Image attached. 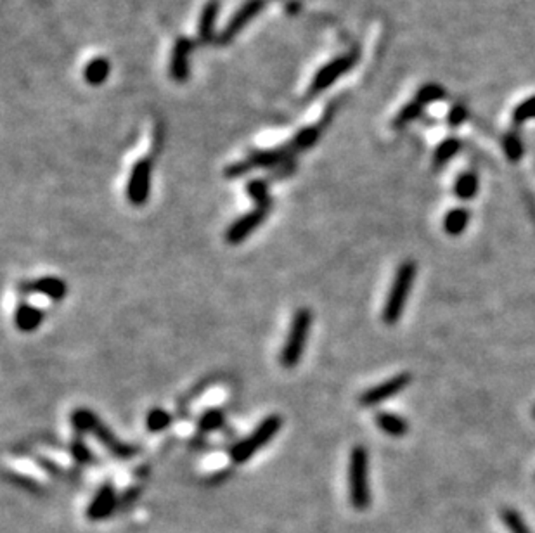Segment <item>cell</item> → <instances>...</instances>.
Here are the masks:
<instances>
[{
	"mask_svg": "<svg viewBox=\"0 0 535 533\" xmlns=\"http://www.w3.org/2000/svg\"><path fill=\"white\" fill-rule=\"evenodd\" d=\"M224 421L225 414L222 408H208V411H205L203 414L200 415V419H198V429H200L201 433L217 431V429H221L222 426H224Z\"/></svg>",
	"mask_w": 535,
	"mask_h": 533,
	"instance_id": "cb8c5ba5",
	"label": "cell"
},
{
	"mask_svg": "<svg viewBox=\"0 0 535 533\" xmlns=\"http://www.w3.org/2000/svg\"><path fill=\"white\" fill-rule=\"evenodd\" d=\"M502 521L508 527V530L511 533H532L529 525L525 523V520L522 518V514L515 509H502L501 513Z\"/></svg>",
	"mask_w": 535,
	"mask_h": 533,
	"instance_id": "83f0119b",
	"label": "cell"
},
{
	"mask_svg": "<svg viewBox=\"0 0 535 533\" xmlns=\"http://www.w3.org/2000/svg\"><path fill=\"white\" fill-rule=\"evenodd\" d=\"M218 10H221L218 0H208L205 3L200 14V23H198V40L201 44H210L215 38V24H217Z\"/></svg>",
	"mask_w": 535,
	"mask_h": 533,
	"instance_id": "2e32d148",
	"label": "cell"
},
{
	"mask_svg": "<svg viewBox=\"0 0 535 533\" xmlns=\"http://www.w3.org/2000/svg\"><path fill=\"white\" fill-rule=\"evenodd\" d=\"M281 428L282 417L279 414H271L265 419H262L257 424V428H255L246 438L239 440V442L230 447V461H232L234 464L248 463L258 450L264 449L265 445H269V443L278 436Z\"/></svg>",
	"mask_w": 535,
	"mask_h": 533,
	"instance_id": "7a4b0ae2",
	"label": "cell"
},
{
	"mask_svg": "<svg viewBox=\"0 0 535 533\" xmlns=\"http://www.w3.org/2000/svg\"><path fill=\"white\" fill-rule=\"evenodd\" d=\"M118 495H116V488L111 482L102 483L94 493L92 500L88 502L87 509H85V516L88 521H104L111 516L118 507Z\"/></svg>",
	"mask_w": 535,
	"mask_h": 533,
	"instance_id": "30bf717a",
	"label": "cell"
},
{
	"mask_svg": "<svg viewBox=\"0 0 535 533\" xmlns=\"http://www.w3.org/2000/svg\"><path fill=\"white\" fill-rule=\"evenodd\" d=\"M193 49V40L187 37H179L173 44L172 56H170V77L177 83H184L189 78V54Z\"/></svg>",
	"mask_w": 535,
	"mask_h": 533,
	"instance_id": "4fadbf2b",
	"label": "cell"
},
{
	"mask_svg": "<svg viewBox=\"0 0 535 533\" xmlns=\"http://www.w3.org/2000/svg\"><path fill=\"white\" fill-rule=\"evenodd\" d=\"M319 137H321V127H305V129L298 130V132L295 134V137L289 141V144L293 145V149H295L296 154H298V152L310 149L312 145L319 141Z\"/></svg>",
	"mask_w": 535,
	"mask_h": 533,
	"instance_id": "603a6c76",
	"label": "cell"
},
{
	"mask_svg": "<svg viewBox=\"0 0 535 533\" xmlns=\"http://www.w3.org/2000/svg\"><path fill=\"white\" fill-rule=\"evenodd\" d=\"M97 421H99L97 415H95L90 408H85V407L75 408V411L72 412V415H70V424H72V428L75 429L78 436L85 435V433H92V429H94L95 422Z\"/></svg>",
	"mask_w": 535,
	"mask_h": 533,
	"instance_id": "44dd1931",
	"label": "cell"
},
{
	"mask_svg": "<svg viewBox=\"0 0 535 533\" xmlns=\"http://www.w3.org/2000/svg\"><path fill=\"white\" fill-rule=\"evenodd\" d=\"M534 417H535V407H534Z\"/></svg>",
	"mask_w": 535,
	"mask_h": 533,
	"instance_id": "d590c367",
	"label": "cell"
},
{
	"mask_svg": "<svg viewBox=\"0 0 535 533\" xmlns=\"http://www.w3.org/2000/svg\"><path fill=\"white\" fill-rule=\"evenodd\" d=\"M513 120H515L516 123L535 120V95L534 97L527 99L525 102H522V104L515 109V113H513Z\"/></svg>",
	"mask_w": 535,
	"mask_h": 533,
	"instance_id": "1f68e13d",
	"label": "cell"
},
{
	"mask_svg": "<svg viewBox=\"0 0 535 533\" xmlns=\"http://www.w3.org/2000/svg\"><path fill=\"white\" fill-rule=\"evenodd\" d=\"M151 173H153V161L150 158H143L136 161L127 182V200L132 206H144L150 200L151 193Z\"/></svg>",
	"mask_w": 535,
	"mask_h": 533,
	"instance_id": "8992f818",
	"label": "cell"
},
{
	"mask_svg": "<svg viewBox=\"0 0 535 533\" xmlns=\"http://www.w3.org/2000/svg\"><path fill=\"white\" fill-rule=\"evenodd\" d=\"M459 149H461V142L458 138H447V141L442 142V144L437 148V151H435V159H433L435 168H440V166L447 165V163L458 154Z\"/></svg>",
	"mask_w": 535,
	"mask_h": 533,
	"instance_id": "484cf974",
	"label": "cell"
},
{
	"mask_svg": "<svg viewBox=\"0 0 535 533\" xmlns=\"http://www.w3.org/2000/svg\"><path fill=\"white\" fill-rule=\"evenodd\" d=\"M269 212H271V209L257 208V206H255L253 209L241 215L239 218L234 220L227 227V230H225V241H227L230 246H237V244L244 243V241L267 220Z\"/></svg>",
	"mask_w": 535,
	"mask_h": 533,
	"instance_id": "9c48e42d",
	"label": "cell"
},
{
	"mask_svg": "<svg viewBox=\"0 0 535 533\" xmlns=\"http://www.w3.org/2000/svg\"><path fill=\"white\" fill-rule=\"evenodd\" d=\"M349 497L356 511H366L371 504L369 454L366 447L356 445L349 459Z\"/></svg>",
	"mask_w": 535,
	"mask_h": 533,
	"instance_id": "3957f363",
	"label": "cell"
},
{
	"mask_svg": "<svg viewBox=\"0 0 535 533\" xmlns=\"http://www.w3.org/2000/svg\"><path fill=\"white\" fill-rule=\"evenodd\" d=\"M504 152L509 161H518L523 156V144L516 135H508L504 138Z\"/></svg>",
	"mask_w": 535,
	"mask_h": 533,
	"instance_id": "d6a6232c",
	"label": "cell"
},
{
	"mask_svg": "<svg viewBox=\"0 0 535 533\" xmlns=\"http://www.w3.org/2000/svg\"><path fill=\"white\" fill-rule=\"evenodd\" d=\"M470 212L466 208H452L444 218V230L449 236H461L470 223Z\"/></svg>",
	"mask_w": 535,
	"mask_h": 533,
	"instance_id": "d6986e66",
	"label": "cell"
},
{
	"mask_svg": "<svg viewBox=\"0 0 535 533\" xmlns=\"http://www.w3.org/2000/svg\"><path fill=\"white\" fill-rule=\"evenodd\" d=\"M466 120V109L463 108V106H458V108H454L451 111V115H449V123L454 127L461 125V123Z\"/></svg>",
	"mask_w": 535,
	"mask_h": 533,
	"instance_id": "e575fe53",
	"label": "cell"
},
{
	"mask_svg": "<svg viewBox=\"0 0 535 533\" xmlns=\"http://www.w3.org/2000/svg\"><path fill=\"white\" fill-rule=\"evenodd\" d=\"M251 170H253V168H251V165H250V163H248V159L243 158V159H239V161H234V163H230L229 166H225L224 177H225V179H229V180L241 179V177L248 175V173H250Z\"/></svg>",
	"mask_w": 535,
	"mask_h": 533,
	"instance_id": "4dcf8cb0",
	"label": "cell"
},
{
	"mask_svg": "<svg viewBox=\"0 0 535 533\" xmlns=\"http://www.w3.org/2000/svg\"><path fill=\"white\" fill-rule=\"evenodd\" d=\"M172 426V414L165 408L154 407L146 415V428L150 433H163Z\"/></svg>",
	"mask_w": 535,
	"mask_h": 533,
	"instance_id": "d4e9b609",
	"label": "cell"
},
{
	"mask_svg": "<svg viewBox=\"0 0 535 533\" xmlns=\"http://www.w3.org/2000/svg\"><path fill=\"white\" fill-rule=\"evenodd\" d=\"M357 61H359V51L353 49V51L338 56V58L326 63V65L314 74V78H312L310 87H308V92H307V97H315V95L328 90L335 81H338L343 74L349 73V71L356 66Z\"/></svg>",
	"mask_w": 535,
	"mask_h": 533,
	"instance_id": "5b68a950",
	"label": "cell"
},
{
	"mask_svg": "<svg viewBox=\"0 0 535 533\" xmlns=\"http://www.w3.org/2000/svg\"><path fill=\"white\" fill-rule=\"evenodd\" d=\"M295 168H296V161H295V159H292V161L285 163V165H281V166H278V168L274 170V173H272V175H271V180L286 179V177L293 175Z\"/></svg>",
	"mask_w": 535,
	"mask_h": 533,
	"instance_id": "836d02e7",
	"label": "cell"
},
{
	"mask_svg": "<svg viewBox=\"0 0 535 533\" xmlns=\"http://www.w3.org/2000/svg\"><path fill=\"white\" fill-rule=\"evenodd\" d=\"M265 6H267V0H244L239 9L230 16L224 30L218 33V44H230L265 9Z\"/></svg>",
	"mask_w": 535,
	"mask_h": 533,
	"instance_id": "52a82bcc",
	"label": "cell"
},
{
	"mask_svg": "<svg viewBox=\"0 0 535 533\" xmlns=\"http://www.w3.org/2000/svg\"><path fill=\"white\" fill-rule=\"evenodd\" d=\"M421 111H423V104L414 99L413 102H409V104H407L406 108H404L402 111L399 113V116H397V120H395V127H404V125H407L409 122H413V120L420 118Z\"/></svg>",
	"mask_w": 535,
	"mask_h": 533,
	"instance_id": "f1b7e54d",
	"label": "cell"
},
{
	"mask_svg": "<svg viewBox=\"0 0 535 533\" xmlns=\"http://www.w3.org/2000/svg\"><path fill=\"white\" fill-rule=\"evenodd\" d=\"M374 422H376V426L385 435L393 436V438H402L409 431V422L406 421V417L393 414V412H378Z\"/></svg>",
	"mask_w": 535,
	"mask_h": 533,
	"instance_id": "e0dca14e",
	"label": "cell"
},
{
	"mask_svg": "<svg viewBox=\"0 0 535 533\" xmlns=\"http://www.w3.org/2000/svg\"><path fill=\"white\" fill-rule=\"evenodd\" d=\"M478 186H480V182H478V177L474 175V173L466 172V173H463V175H461L458 180H456L454 194L459 198V200L470 201V200H473L474 196H477Z\"/></svg>",
	"mask_w": 535,
	"mask_h": 533,
	"instance_id": "7402d4cb",
	"label": "cell"
},
{
	"mask_svg": "<svg viewBox=\"0 0 535 533\" xmlns=\"http://www.w3.org/2000/svg\"><path fill=\"white\" fill-rule=\"evenodd\" d=\"M109 71H111V63L101 56V58H94L90 63H87L83 70V78L92 87H99L108 80Z\"/></svg>",
	"mask_w": 535,
	"mask_h": 533,
	"instance_id": "ac0fdd59",
	"label": "cell"
},
{
	"mask_svg": "<svg viewBox=\"0 0 535 533\" xmlns=\"http://www.w3.org/2000/svg\"><path fill=\"white\" fill-rule=\"evenodd\" d=\"M296 151L293 149V145L285 144L279 145V148H271V149H255L250 154L246 156L248 163L251 165V168H264V170H276L278 166L285 165V163L295 159Z\"/></svg>",
	"mask_w": 535,
	"mask_h": 533,
	"instance_id": "8fae6325",
	"label": "cell"
},
{
	"mask_svg": "<svg viewBox=\"0 0 535 533\" xmlns=\"http://www.w3.org/2000/svg\"><path fill=\"white\" fill-rule=\"evenodd\" d=\"M246 193L255 201L257 208L271 209L272 196L269 193V182L264 179H253L246 184Z\"/></svg>",
	"mask_w": 535,
	"mask_h": 533,
	"instance_id": "ffe728a7",
	"label": "cell"
},
{
	"mask_svg": "<svg viewBox=\"0 0 535 533\" xmlns=\"http://www.w3.org/2000/svg\"><path fill=\"white\" fill-rule=\"evenodd\" d=\"M14 326L21 333H33L42 326L45 319V312L37 305H31L28 301L17 303L14 310Z\"/></svg>",
	"mask_w": 535,
	"mask_h": 533,
	"instance_id": "5bb4252c",
	"label": "cell"
},
{
	"mask_svg": "<svg viewBox=\"0 0 535 533\" xmlns=\"http://www.w3.org/2000/svg\"><path fill=\"white\" fill-rule=\"evenodd\" d=\"M417 266L413 260L402 262L397 269L395 277H393L392 287L388 291V296L385 300L383 307V322L388 326H393L402 317L404 308H406L409 293L413 289V283L416 279Z\"/></svg>",
	"mask_w": 535,
	"mask_h": 533,
	"instance_id": "6da1fadb",
	"label": "cell"
},
{
	"mask_svg": "<svg viewBox=\"0 0 535 533\" xmlns=\"http://www.w3.org/2000/svg\"><path fill=\"white\" fill-rule=\"evenodd\" d=\"M28 284H30V293H38L51 301H63L68 294V286L58 276L38 277L35 280H28Z\"/></svg>",
	"mask_w": 535,
	"mask_h": 533,
	"instance_id": "9a60e30c",
	"label": "cell"
},
{
	"mask_svg": "<svg viewBox=\"0 0 535 533\" xmlns=\"http://www.w3.org/2000/svg\"><path fill=\"white\" fill-rule=\"evenodd\" d=\"M410 381H413V376H410L409 372H402V374L393 376V378L386 379V381L380 383V385L366 390V392L359 397V404L366 408L383 404V401L393 399V397L399 395L400 392H404V390L410 385Z\"/></svg>",
	"mask_w": 535,
	"mask_h": 533,
	"instance_id": "ba28073f",
	"label": "cell"
},
{
	"mask_svg": "<svg viewBox=\"0 0 535 533\" xmlns=\"http://www.w3.org/2000/svg\"><path fill=\"white\" fill-rule=\"evenodd\" d=\"M312 310L307 307H300L295 312L289 324L288 336H286L285 344L281 350V364L285 369H293L302 360L303 351H305L308 336L312 329Z\"/></svg>",
	"mask_w": 535,
	"mask_h": 533,
	"instance_id": "277c9868",
	"label": "cell"
},
{
	"mask_svg": "<svg viewBox=\"0 0 535 533\" xmlns=\"http://www.w3.org/2000/svg\"><path fill=\"white\" fill-rule=\"evenodd\" d=\"M90 435L94 436V438H97L99 443H101L108 452H111L113 456L118 457V459H132V457L137 456V452H139V449H137L136 445H130V443H125L116 438L115 433H113L108 426L102 424L101 419L95 422Z\"/></svg>",
	"mask_w": 535,
	"mask_h": 533,
	"instance_id": "7c38bea8",
	"label": "cell"
},
{
	"mask_svg": "<svg viewBox=\"0 0 535 533\" xmlns=\"http://www.w3.org/2000/svg\"><path fill=\"white\" fill-rule=\"evenodd\" d=\"M70 454H72L73 461L78 464H81V466H92L95 461L92 450L88 449L87 443H85L78 435L72 440V442H70Z\"/></svg>",
	"mask_w": 535,
	"mask_h": 533,
	"instance_id": "4316f807",
	"label": "cell"
},
{
	"mask_svg": "<svg viewBox=\"0 0 535 533\" xmlns=\"http://www.w3.org/2000/svg\"><path fill=\"white\" fill-rule=\"evenodd\" d=\"M444 95H445L444 88L438 87V85H424V87L417 92L416 101L424 106V104H430V102L438 101V99H442Z\"/></svg>",
	"mask_w": 535,
	"mask_h": 533,
	"instance_id": "f546056e",
	"label": "cell"
}]
</instances>
